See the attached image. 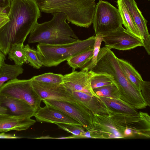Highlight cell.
Returning <instances> with one entry per match:
<instances>
[{
  "instance_id": "obj_10",
  "label": "cell",
  "mask_w": 150,
  "mask_h": 150,
  "mask_svg": "<svg viewBox=\"0 0 150 150\" xmlns=\"http://www.w3.org/2000/svg\"><path fill=\"white\" fill-rule=\"evenodd\" d=\"M105 46L110 49L127 50L143 46L141 39L132 35L122 26L117 29L102 34Z\"/></svg>"
},
{
  "instance_id": "obj_28",
  "label": "cell",
  "mask_w": 150,
  "mask_h": 150,
  "mask_svg": "<svg viewBox=\"0 0 150 150\" xmlns=\"http://www.w3.org/2000/svg\"><path fill=\"white\" fill-rule=\"evenodd\" d=\"M58 127L73 134V138H83V135L86 131L81 125L66 123H55Z\"/></svg>"
},
{
  "instance_id": "obj_22",
  "label": "cell",
  "mask_w": 150,
  "mask_h": 150,
  "mask_svg": "<svg viewBox=\"0 0 150 150\" xmlns=\"http://www.w3.org/2000/svg\"><path fill=\"white\" fill-rule=\"evenodd\" d=\"M93 47L72 57L67 60V63L74 70L82 69L91 61L93 56Z\"/></svg>"
},
{
  "instance_id": "obj_11",
  "label": "cell",
  "mask_w": 150,
  "mask_h": 150,
  "mask_svg": "<svg viewBox=\"0 0 150 150\" xmlns=\"http://www.w3.org/2000/svg\"><path fill=\"white\" fill-rule=\"evenodd\" d=\"M31 81L34 89L42 100H48L80 103L62 83L52 84Z\"/></svg>"
},
{
  "instance_id": "obj_30",
  "label": "cell",
  "mask_w": 150,
  "mask_h": 150,
  "mask_svg": "<svg viewBox=\"0 0 150 150\" xmlns=\"http://www.w3.org/2000/svg\"><path fill=\"white\" fill-rule=\"evenodd\" d=\"M141 95L147 106L150 105V82L143 80L141 87Z\"/></svg>"
},
{
  "instance_id": "obj_18",
  "label": "cell",
  "mask_w": 150,
  "mask_h": 150,
  "mask_svg": "<svg viewBox=\"0 0 150 150\" xmlns=\"http://www.w3.org/2000/svg\"><path fill=\"white\" fill-rule=\"evenodd\" d=\"M98 97L112 111L135 116L139 115L136 109L120 98L117 99Z\"/></svg>"
},
{
  "instance_id": "obj_9",
  "label": "cell",
  "mask_w": 150,
  "mask_h": 150,
  "mask_svg": "<svg viewBox=\"0 0 150 150\" xmlns=\"http://www.w3.org/2000/svg\"><path fill=\"white\" fill-rule=\"evenodd\" d=\"M42 100L45 105L61 111L77 121L86 130H90L93 128V114L81 103L48 100Z\"/></svg>"
},
{
  "instance_id": "obj_19",
  "label": "cell",
  "mask_w": 150,
  "mask_h": 150,
  "mask_svg": "<svg viewBox=\"0 0 150 150\" xmlns=\"http://www.w3.org/2000/svg\"><path fill=\"white\" fill-rule=\"evenodd\" d=\"M117 59L125 76L141 93V87L143 80L140 74L129 62L122 59L117 58Z\"/></svg>"
},
{
  "instance_id": "obj_14",
  "label": "cell",
  "mask_w": 150,
  "mask_h": 150,
  "mask_svg": "<svg viewBox=\"0 0 150 150\" xmlns=\"http://www.w3.org/2000/svg\"><path fill=\"white\" fill-rule=\"evenodd\" d=\"M0 106L7 111V115L30 118L35 110L28 104L21 100L0 94Z\"/></svg>"
},
{
  "instance_id": "obj_8",
  "label": "cell",
  "mask_w": 150,
  "mask_h": 150,
  "mask_svg": "<svg viewBox=\"0 0 150 150\" xmlns=\"http://www.w3.org/2000/svg\"><path fill=\"white\" fill-rule=\"evenodd\" d=\"M93 128L87 130L89 138L120 139L125 138L123 132L126 128L114 120L109 115L93 114Z\"/></svg>"
},
{
  "instance_id": "obj_32",
  "label": "cell",
  "mask_w": 150,
  "mask_h": 150,
  "mask_svg": "<svg viewBox=\"0 0 150 150\" xmlns=\"http://www.w3.org/2000/svg\"><path fill=\"white\" fill-rule=\"evenodd\" d=\"M135 134L134 131L131 128H126L124 130L123 135L125 137H131Z\"/></svg>"
},
{
  "instance_id": "obj_7",
  "label": "cell",
  "mask_w": 150,
  "mask_h": 150,
  "mask_svg": "<svg viewBox=\"0 0 150 150\" xmlns=\"http://www.w3.org/2000/svg\"><path fill=\"white\" fill-rule=\"evenodd\" d=\"M0 94L25 101L36 111L42 101L34 89L30 79L10 80L0 88Z\"/></svg>"
},
{
  "instance_id": "obj_25",
  "label": "cell",
  "mask_w": 150,
  "mask_h": 150,
  "mask_svg": "<svg viewBox=\"0 0 150 150\" xmlns=\"http://www.w3.org/2000/svg\"><path fill=\"white\" fill-rule=\"evenodd\" d=\"M63 75L48 72L35 76L30 79L31 81L44 83L59 84L62 83Z\"/></svg>"
},
{
  "instance_id": "obj_36",
  "label": "cell",
  "mask_w": 150,
  "mask_h": 150,
  "mask_svg": "<svg viewBox=\"0 0 150 150\" xmlns=\"http://www.w3.org/2000/svg\"><path fill=\"white\" fill-rule=\"evenodd\" d=\"M7 110L4 107L0 106V115H7Z\"/></svg>"
},
{
  "instance_id": "obj_3",
  "label": "cell",
  "mask_w": 150,
  "mask_h": 150,
  "mask_svg": "<svg viewBox=\"0 0 150 150\" xmlns=\"http://www.w3.org/2000/svg\"><path fill=\"white\" fill-rule=\"evenodd\" d=\"M41 12L65 14L68 23L88 28L92 24L95 0H36Z\"/></svg>"
},
{
  "instance_id": "obj_16",
  "label": "cell",
  "mask_w": 150,
  "mask_h": 150,
  "mask_svg": "<svg viewBox=\"0 0 150 150\" xmlns=\"http://www.w3.org/2000/svg\"><path fill=\"white\" fill-rule=\"evenodd\" d=\"M75 98L93 114L109 115L111 111L97 96L79 91H70Z\"/></svg>"
},
{
  "instance_id": "obj_20",
  "label": "cell",
  "mask_w": 150,
  "mask_h": 150,
  "mask_svg": "<svg viewBox=\"0 0 150 150\" xmlns=\"http://www.w3.org/2000/svg\"><path fill=\"white\" fill-rule=\"evenodd\" d=\"M116 3L122 18V24L126 29L132 35L141 39L138 30L124 3L122 0H117Z\"/></svg>"
},
{
  "instance_id": "obj_27",
  "label": "cell",
  "mask_w": 150,
  "mask_h": 150,
  "mask_svg": "<svg viewBox=\"0 0 150 150\" xmlns=\"http://www.w3.org/2000/svg\"><path fill=\"white\" fill-rule=\"evenodd\" d=\"M102 36L103 35L101 34L98 33L96 34L95 37V42L93 47L92 59L89 63L81 69V70L88 71L96 65L98 56L100 49V47L102 41Z\"/></svg>"
},
{
  "instance_id": "obj_34",
  "label": "cell",
  "mask_w": 150,
  "mask_h": 150,
  "mask_svg": "<svg viewBox=\"0 0 150 150\" xmlns=\"http://www.w3.org/2000/svg\"><path fill=\"white\" fill-rule=\"evenodd\" d=\"M6 56L0 50V70L5 63Z\"/></svg>"
},
{
  "instance_id": "obj_4",
  "label": "cell",
  "mask_w": 150,
  "mask_h": 150,
  "mask_svg": "<svg viewBox=\"0 0 150 150\" xmlns=\"http://www.w3.org/2000/svg\"><path fill=\"white\" fill-rule=\"evenodd\" d=\"M51 14L53 16L50 21L36 24L30 34L29 43L58 45L73 43L79 40L67 22L65 14L56 12Z\"/></svg>"
},
{
  "instance_id": "obj_15",
  "label": "cell",
  "mask_w": 150,
  "mask_h": 150,
  "mask_svg": "<svg viewBox=\"0 0 150 150\" xmlns=\"http://www.w3.org/2000/svg\"><path fill=\"white\" fill-rule=\"evenodd\" d=\"M41 122L66 123L81 125V124L61 111L48 105L40 106L34 116Z\"/></svg>"
},
{
  "instance_id": "obj_17",
  "label": "cell",
  "mask_w": 150,
  "mask_h": 150,
  "mask_svg": "<svg viewBox=\"0 0 150 150\" xmlns=\"http://www.w3.org/2000/svg\"><path fill=\"white\" fill-rule=\"evenodd\" d=\"M36 122V120L31 118L0 115V132L25 130L33 125Z\"/></svg>"
},
{
  "instance_id": "obj_33",
  "label": "cell",
  "mask_w": 150,
  "mask_h": 150,
  "mask_svg": "<svg viewBox=\"0 0 150 150\" xmlns=\"http://www.w3.org/2000/svg\"><path fill=\"white\" fill-rule=\"evenodd\" d=\"M20 138L14 135L6 134L5 132L0 133V139H17Z\"/></svg>"
},
{
  "instance_id": "obj_29",
  "label": "cell",
  "mask_w": 150,
  "mask_h": 150,
  "mask_svg": "<svg viewBox=\"0 0 150 150\" xmlns=\"http://www.w3.org/2000/svg\"><path fill=\"white\" fill-rule=\"evenodd\" d=\"M24 50L29 65L36 69L40 68L43 65L38 57L36 50L31 48L28 44L24 45Z\"/></svg>"
},
{
  "instance_id": "obj_37",
  "label": "cell",
  "mask_w": 150,
  "mask_h": 150,
  "mask_svg": "<svg viewBox=\"0 0 150 150\" xmlns=\"http://www.w3.org/2000/svg\"><path fill=\"white\" fill-rule=\"evenodd\" d=\"M3 1L5 4L10 6L11 0H3Z\"/></svg>"
},
{
  "instance_id": "obj_31",
  "label": "cell",
  "mask_w": 150,
  "mask_h": 150,
  "mask_svg": "<svg viewBox=\"0 0 150 150\" xmlns=\"http://www.w3.org/2000/svg\"><path fill=\"white\" fill-rule=\"evenodd\" d=\"M9 21L7 13L4 12L0 13V29Z\"/></svg>"
},
{
  "instance_id": "obj_23",
  "label": "cell",
  "mask_w": 150,
  "mask_h": 150,
  "mask_svg": "<svg viewBox=\"0 0 150 150\" xmlns=\"http://www.w3.org/2000/svg\"><path fill=\"white\" fill-rule=\"evenodd\" d=\"M88 72L93 89L114 83L113 77L110 74L104 72H96L91 70Z\"/></svg>"
},
{
  "instance_id": "obj_1",
  "label": "cell",
  "mask_w": 150,
  "mask_h": 150,
  "mask_svg": "<svg viewBox=\"0 0 150 150\" xmlns=\"http://www.w3.org/2000/svg\"><path fill=\"white\" fill-rule=\"evenodd\" d=\"M10 21L0 29V50L5 55L12 44L24 43L41 17L36 0H11Z\"/></svg>"
},
{
  "instance_id": "obj_6",
  "label": "cell",
  "mask_w": 150,
  "mask_h": 150,
  "mask_svg": "<svg viewBox=\"0 0 150 150\" xmlns=\"http://www.w3.org/2000/svg\"><path fill=\"white\" fill-rule=\"evenodd\" d=\"M92 24L96 35L115 30L122 24L118 9L102 0H99L96 4Z\"/></svg>"
},
{
  "instance_id": "obj_12",
  "label": "cell",
  "mask_w": 150,
  "mask_h": 150,
  "mask_svg": "<svg viewBox=\"0 0 150 150\" xmlns=\"http://www.w3.org/2000/svg\"><path fill=\"white\" fill-rule=\"evenodd\" d=\"M62 84L69 91L81 92L96 96L90 83L88 71H73L63 75Z\"/></svg>"
},
{
  "instance_id": "obj_2",
  "label": "cell",
  "mask_w": 150,
  "mask_h": 150,
  "mask_svg": "<svg viewBox=\"0 0 150 150\" xmlns=\"http://www.w3.org/2000/svg\"><path fill=\"white\" fill-rule=\"evenodd\" d=\"M110 48L100 49L96 65L91 70L96 72L106 73L112 75L120 98L136 109H142L147 104L141 94L129 81L122 71L117 57Z\"/></svg>"
},
{
  "instance_id": "obj_13",
  "label": "cell",
  "mask_w": 150,
  "mask_h": 150,
  "mask_svg": "<svg viewBox=\"0 0 150 150\" xmlns=\"http://www.w3.org/2000/svg\"><path fill=\"white\" fill-rule=\"evenodd\" d=\"M129 11L138 30L144 47L150 55V35L147 26L148 22L138 8L134 0H122Z\"/></svg>"
},
{
  "instance_id": "obj_24",
  "label": "cell",
  "mask_w": 150,
  "mask_h": 150,
  "mask_svg": "<svg viewBox=\"0 0 150 150\" xmlns=\"http://www.w3.org/2000/svg\"><path fill=\"white\" fill-rule=\"evenodd\" d=\"M24 43H16L12 45L8 53V58L13 61L15 65L22 66L27 62Z\"/></svg>"
},
{
  "instance_id": "obj_5",
  "label": "cell",
  "mask_w": 150,
  "mask_h": 150,
  "mask_svg": "<svg viewBox=\"0 0 150 150\" xmlns=\"http://www.w3.org/2000/svg\"><path fill=\"white\" fill-rule=\"evenodd\" d=\"M95 38L92 36L83 40L58 45L38 44L37 52L39 59L45 67H56L72 57L93 47Z\"/></svg>"
},
{
  "instance_id": "obj_21",
  "label": "cell",
  "mask_w": 150,
  "mask_h": 150,
  "mask_svg": "<svg viewBox=\"0 0 150 150\" xmlns=\"http://www.w3.org/2000/svg\"><path fill=\"white\" fill-rule=\"evenodd\" d=\"M23 71L22 66L5 63L0 70V88L6 82L17 78Z\"/></svg>"
},
{
  "instance_id": "obj_35",
  "label": "cell",
  "mask_w": 150,
  "mask_h": 150,
  "mask_svg": "<svg viewBox=\"0 0 150 150\" xmlns=\"http://www.w3.org/2000/svg\"><path fill=\"white\" fill-rule=\"evenodd\" d=\"M9 6L3 1V0H0V13L3 12Z\"/></svg>"
},
{
  "instance_id": "obj_38",
  "label": "cell",
  "mask_w": 150,
  "mask_h": 150,
  "mask_svg": "<svg viewBox=\"0 0 150 150\" xmlns=\"http://www.w3.org/2000/svg\"><path fill=\"white\" fill-rule=\"evenodd\" d=\"M148 0L149 1H150V0Z\"/></svg>"
},
{
  "instance_id": "obj_26",
  "label": "cell",
  "mask_w": 150,
  "mask_h": 150,
  "mask_svg": "<svg viewBox=\"0 0 150 150\" xmlns=\"http://www.w3.org/2000/svg\"><path fill=\"white\" fill-rule=\"evenodd\" d=\"M93 90L98 96L117 99L120 98L118 90L114 83L95 88Z\"/></svg>"
}]
</instances>
